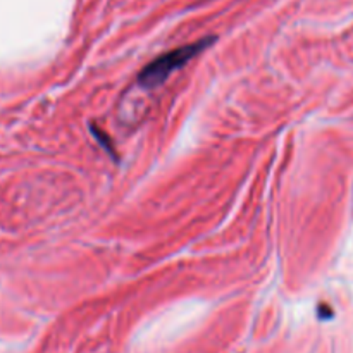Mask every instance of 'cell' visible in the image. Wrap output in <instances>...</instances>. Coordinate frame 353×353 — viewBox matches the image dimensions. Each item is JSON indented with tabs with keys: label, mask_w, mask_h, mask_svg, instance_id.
<instances>
[{
	"label": "cell",
	"mask_w": 353,
	"mask_h": 353,
	"mask_svg": "<svg viewBox=\"0 0 353 353\" xmlns=\"http://www.w3.org/2000/svg\"><path fill=\"white\" fill-rule=\"evenodd\" d=\"M212 39H205V40H198V42L191 43V45H184L180 47V49H174L171 52L162 54L160 57H157L153 63H150L145 69L140 73L138 81L140 85L147 88H153L162 85L164 81L167 80L169 74H173L174 71L181 69L188 61L193 59L198 52L205 49L207 45H211Z\"/></svg>",
	"instance_id": "obj_1"
}]
</instances>
